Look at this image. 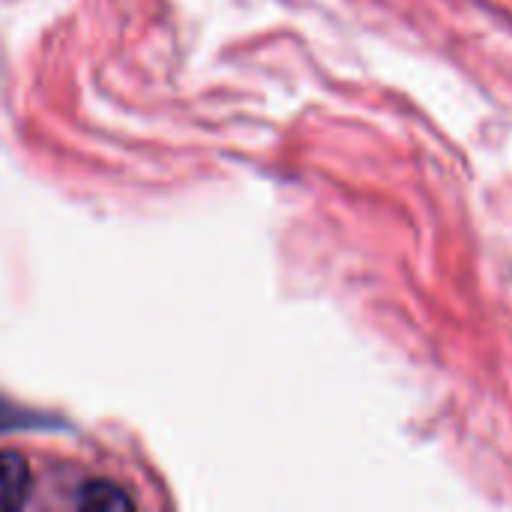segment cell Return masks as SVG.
<instances>
[{
    "instance_id": "1",
    "label": "cell",
    "mask_w": 512,
    "mask_h": 512,
    "mask_svg": "<svg viewBox=\"0 0 512 512\" xmlns=\"http://www.w3.org/2000/svg\"><path fill=\"white\" fill-rule=\"evenodd\" d=\"M33 486V474L24 456L3 450L0 453V512H12L24 507Z\"/></svg>"
},
{
    "instance_id": "2",
    "label": "cell",
    "mask_w": 512,
    "mask_h": 512,
    "mask_svg": "<svg viewBox=\"0 0 512 512\" xmlns=\"http://www.w3.org/2000/svg\"><path fill=\"white\" fill-rule=\"evenodd\" d=\"M78 507L87 512H120L132 510L135 501H132L117 483L96 480V483H84V486H81V492H78Z\"/></svg>"
}]
</instances>
